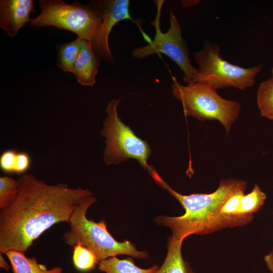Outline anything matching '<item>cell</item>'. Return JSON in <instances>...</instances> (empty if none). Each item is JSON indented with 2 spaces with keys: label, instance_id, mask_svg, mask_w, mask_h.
<instances>
[{
  "label": "cell",
  "instance_id": "cell-1",
  "mask_svg": "<svg viewBox=\"0 0 273 273\" xmlns=\"http://www.w3.org/2000/svg\"><path fill=\"white\" fill-rule=\"evenodd\" d=\"M18 193L0 212V252H26L46 231L56 223L69 222L75 208L93 195L87 189L66 184L49 185L31 174L17 179Z\"/></svg>",
  "mask_w": 273,
  "mask_h": 273
},
{
  "label": "cell",
  "instance_id": "cell-2",
  "mask_svg": "<svg viewBox=\"0 0 273 273\" xmlns=\"http://www.w3.org/2000/svg\"><path fill=\"white\" fill-rule=\"evenodd\" d=\"M148 172L155 181L174 197L185 210L181 216L161 215L155 219L157 224L169 228L171 236L177 240L183 241L191 235H208L226 228L244 226L253 219V214L230 216L221 211L231 196L239 190L246 189L247 182L244 180L234 178L223 179L213 193L184 195L172 189L153 167Z\"/></svg>",
  "mask_w": 273,
  "mask_h": 273
},
{
  "label": "cell",
  "instance_id": "cell-3",
  "mask_svg": "<svg viewBox=\"0 0 273 273\" xmlns=\"http://www.w3.org/2000/svg\"><path fill=\"white\" fill-rule=\"evenodd\" d=\"M96 201V198L93 195L83 200L75 208L69 222L70 229L63 237L65 242L73 246L80 243L94 253L98 262L123 254L147 258L148 253L138 251L129 241H116L108 232L104 219L96 222L87 218V210Z\"/></svg>",
  "mask_w": 273,
  "mask_h": 273
},
{
  "label": "cell",
  "instance_id": "cell-4",
  "mask_svg": "<svg viewBox=\"0 0 273 273\" xmlns=\"http://www.w3.org/2000/svg\"><path fill=\"white\" fill-rule=\"evenodd\" d=\"M171 88L173 96L181 103L186 116L200 121H218L226 132H230L241 111L238 102L223 98L216 89L198 82L184 85L173 77Z\"/></svg>",
  "mask_w": 273,
  "mask_h": 273
},
{
  "label": "cell",
  "instance_id": "cell-5",
  "mask_svg": "<svg viewBox=\"0 0 273 273\" xmlns=\"http://www.w3.org/2000/svg\"><path fill=\"white\" fill-rule=\"evenodd\" d=\"M121 100H111L106 109L107 116L101 132L105 138L104 161L107 165H113L132 158L148 170L151 167L147 163L151 149L148 143L139 138L119 117L117 106Z\"/></svg>",
  "mask_w": 273,
  "mask_h": 273
},
{
  "label": "cell",
  "instance_id": "cell-6",
  "mask_svg": "<svg viewBox=\"0 0 273 273\" xmlns=\"http://www.w3.org/2000/svg\"><path fill=\"white\" fill-rule=\"evenodd\" d=\"M193 57L198 65L196 82L206 84L216 89L232 87L244 90L251 87L263 68L262 64L244 68L231 63L220 56V48L216 43L205 42L203 49L195 52Z\"/></svg>",
  "mask_w": 273,
  "mask_h": 273
},
{
  "label": "cell",
  "instance_id": "cell-7",
  "mask_svg": "<svg viewBox=\"0 0 273 273\" xmlns=\"http://www.w3.org/2000/svg\"><path fill=\"white\" fill-rule=\"evenodd\" d=\"M38 3L41 13L32 19L31 26H55L91 42L98 34L102 19L94 8L78 3L68 4L61 0H39Z\"/></svg>",
  "mask_w": 273,
  "mask_h": 273
},
{
  "label": "cell",
  "instance_id": "cell-8",
  "mask_svg": "<svg viewBox=\"0 0 273 273\" xmlns=\"http://www.w3.org/2000/svg\"><path fill=\"white\" fill-rule=\"evenodd\" d=\"M157 14L151 24L155 28L154 39L147 45L136 48L132 56L142 59L156 54L162 53L175 63L184 73V81L188 84L196 82L198 70L194 67L189 57V51L183 37L179 21L172 11L169 15L170 26L163 33L160 28L161 9L164 1H155Z\"/></svg>",
  "mask_w": 273,
  "mask_h": 273
},
{
  "label": "cell",
  "instance_id": "cell-9",
  "mask_svg": "<svg viewBox=\"0 0 273 273\" xmlns=\"http://www.w3.org/2000/svg\"><path fill=\"white\" fill-rule=\"evenodd\" d=\"M93 8L99 13L102 19L101 27L96 38L92 42L93 48L101 59L111 62L114 58L110 52L108 38L113 27L119 21L130 20L138 26L144 39L148 42L151 38L141 27V22L133 19L129 13V0H106L92 1Z\"/></svg>",
  "mask_w": 273,
  "mask_h": 273
},
{
  "label": "cell",
  "instance_id": "cell-10",
  "mask_svg": "<svg viewBox=\"0 0 273 273\" xmlns=\"http://www.w3.org/2000/svg\"><path fill=\"white\" fill-rule=\"evenodd\" d=\"M34 12L33 0L0 1V26L7 34L13 37L28 23L30 14Z\"/></svg>",
  "mask_w": 273,
  "mask_h": 273
},
{
  "label": "cell",
  "instance_id": "cell-11",
  "mask_svg": "<svg viewBox=\"0 0 273 273\" xmlns=\"http://www.w3.org/2000/svg\"><path fill=\"white\" fill-rule=\"evenodd\" d=\"M100 59L92 42L83 39L73 73L79 83L85 86L94 85Z\"/></svg>",
  "mask_w": 273,
  "mask_h": 273
},
{
  "label": "cell",
  "instance_id": "cell-12",
  "mask_svg": "<svg viewBox=\"0 0 273 273\" xmlns=\"http://www.w3.org/2000/svg\"><path fill=\"white\" fill-rule=\"evenodd\" d=\"M183 242L171 236L165 260L154 273H195L190 264L185 261L181 253Z\"/></svg>",
  "mask_w": 273,
  "mask_h": 273
},
{
  "label": "cell",
  "instance_id": "cell-13",
  "mask_svg": "<svg viewBox=\"0 0 273 273\" xmlns=\"http://www.w3.org/2000/svg\"><path fill=\"white\" fill-rule=\"evenodd\" d=\"M5 254L10 262L13 273H63L61 267L48 269L39 263L35 257L26 256L24 252L12 250Z\"/></svg>",
  "mask_w": 273,
  "mask_h": 273
},
{
  "label": "cell",
  "instance_id": "cell-14",
  "mask_svg": "<svg viewBox=\"0 0 273 273\" xmlns=\"http://www.w3.org/2000/svg\"><path fill=\"white\" fill-rule=\"evenodd\" d=\"M98 264L99 269L105 273H154L159 268L156 265L147 269L140 268L131 258L119 259L112 257L100 261Z\"/></svg>",
  "mask_w": 273,
  "mask_h": 273
},
{
  "label": "cell",
  "instance_id": "cell-15",
  "mask_svg": "<svg viewBox=\"0 0 273 273\" xmlns=\"http://www.w3.org/2000/svg\"><path fill=\"white\" fill-rule=\"evenodd\" d=\"M83 39L77 37L74 40L59 44L57 66L63 71L73 73L74 66L78 57Z\"/></svg>",
  "mask_w": 273,
  "mask_h": 273
},
{
  "label": "cell",
  "instance_id": "cell-16",
  "mask_svg": "<svg viewBox=\"0 0 273 273\" xmlns=\"http://www.w3.org/2000/svg\"><path fill=\"white\" fill-rule=\"evenodd\" d=\"M257 104L262 117L273 120V78L261 82L257 92Z\"/></svg>",
  "mask_w": 273,
  "mask_h": 273
},
{
  "label": "cell",
  "instance_id": "cell-17",
  "mask_svg": "<svg viewBox=\"0 0 273 273\" xmlns=\"http://www.w3.org/2000/svg\"><path fill=\"white\" fill-rule=\"evenodd\" d=\"M266 199L265 193L255 184L251 192L244 195L241 200L238 210L239 214L249 215L258 212Z\"/></svg>",
  "mask_w": 273,
  "mask_h": 273
},
{
  "label": "cell",
  "instance_id": "cell-18",
  "mask_svg": "<svg viewBox=\"0 0 273 273\" xmlns=\"http://www.w3.org/2000/svg\"><path fill=\"white\" fill-rule=\"evenodd\" d=\"M72 260L75 267L83 272L93 269L99 263L94 253L80 243L73 246Z\"/></svg>",
  "mask_w": 273,
  "mask_h": 273
},
{
  "label": "cell",
  "instance_id": "cell-19",
  "mask_svg": "<svg viewBox=\"0 0 273 273\" xmlns=\"http://www.w3.org/2000/svg\"><path fill=\"white\" fill-rule=\"evenodd\" d=\"M18 193L17 180L7 176L0 177V209L9 206L16 199Z\"/></svg>",
  "mask_w": 273,
  "mask_h": 273
},
{
  "label": "cell",
  "instance_id": "cell-20",
  "mask_svg": "<svg viewBox=\"0 0 273 273\" xmlns=\"http://www.w3.org/2000/svg\"><path fill=\"white\" fill-rule=\"evenodd\" d=\"M245 190H239L229 198L222 207L221 211L223 214L230 216L241 215L238 213V210L241 198L245 194Z\"/></svg>",
  "mask_w": 273,
  "mask_h": 273
},
{
  "label": "cell",
  "instance_id": "cell-21",
  "mask_svg": "<svg viewBox=\"0 0 273 273\" xmlns=\"http://www.w3.org/2000/svg\"><path fill=\"white\" fill-rule=\"evenodd\" d=\"M18 152L13 150L4 151L0 157V167L6 173H15Z\"/></svg>",
  "mask_w": 273,
  "mask_h": 273
},
{
  "label": "cell",
  "instance_id": "cell-22",
  "mask_svg": "<svg viewBox=\"0 0 273 273\" xmlns=\"http://www.w3.org/2000/svg\"><path fill=\"white\" fill-rule=\"evenodd\" d=\"M31 162V157L27 153L25 152H18L15 173L25 172L30 168Z\"/></svg>",
  "mask_w": 273,
  "mask_h": 273
},
{
  "label": "cell",
  "instance_id": "cell-23",
  "mask_svg": "<svg viewBox=\"0 0 273 273\" xmlns=\"http://www.w3.org/2000/svg\"><path fill=\"white\" fill-rule=\"evenodd\" d=\"M263 260L270 273H273V247L271 251L264 256Z\"/></svg>",
  "mask_w": 273,
  "mask_h": 273
},
{
  "label": "cell",
  "instance_id": "cell-24",
  "mask_svg": "<svg viewBox=\"0 0 273 273\" xmlns=\"http://www.w3.org/2000/svg\"><path fill=\"white\" fill-rule=\"evenodd\" d=\"M2 254V253L0 254V266L5 270L8 271L10 269V266L5 260Z\"/></svg>",
  "mask_w": 273,
  "mask_h": 273
},
{
  "label": "cell",
  "instance_id": "cell-25",
  "mask_svg": "<svg viewBox=\"0 0 273 273\" xmlns=\"http://www.w3.org/2000/svg\"><path fill=\"white\" fill-rule=\"evenodd\" d=\"M188 2H189L185 1V2H182L183 6H185L186 7L194 6L198 4L200 2V1H190Z\"/></svg>",
  "mask_w": 273,
  "mask_h": 273
},
{
  "label": "cell",
  "instance_id": "cell-26",
  "mask_svg": "<svg viewBox=\"0 0 273 273\" xmlns=\"http://www.w3.org/2000/svg\"><path fill=\"white\" fill-rule=\"evenodd\" d=\"M271 75H272V76L271 77L273 78V66L271 69Z\"/></svg>",
  "mask_w": 273,
  "mask_h": 273
},
{
  "label": "cell",
  "instance_id": "cell-27",
  "mask_svg": "<svg viewBox=\"0 0 273 273\" xmlns=\"http://www.w3.org/2000/svg\"><path fill=\"white\" fill-rule=\"evenodd\" d=\"M272 213H273V211H272Z\"/></svg>",
  "mask_w": 273,
  "mask_h": 273
}]
</instances>
